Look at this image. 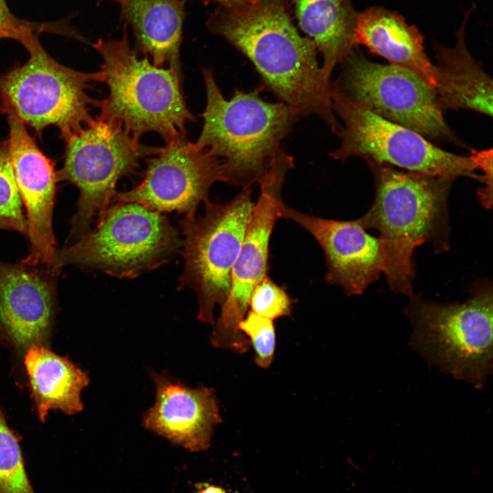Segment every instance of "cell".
<instances>
[{
    "instance_id": "cell-1",
    "label": "cell",
    "mask_w": 493,
    "mask_h": 493,
    "mask_svg": "<svg viewBox=\"0 0 493 493\" xmlns=\"http://www.w3.org/2000/svg\"><path fill=\"white\" fill-rule=\"evenodd\" d=\"M209 26L251 62L263 88L300 116L316 115L338 131L331 107L332 83L323 75L314 43L295 28L285 0L223 7L213 13Z\"/></svg>"
},
{
    "instance_id": "cell-2",
    "label": "cell",
    "mask_w": 493,
    "mask_h": 493,
    "mask_svg": "<svg viewBox=\"0 0 493 493\" xmlns=\"http://www.w3.org/2000/svg\"><path fill=\"white\" fill-rule=\"evenodd\" d=\"M369 164L375 199L358 219L365 229L379 232L383 273L390 289L408 296L414 292L415 249L429 243L442 252L450 246L448 200L454 179Z\"/></svg>"
},
{
    "instance_id": "cell-3",
    "label": "cell",
    "mask_w": 493,
    "mask_h": 493,
    "mask_svg": "<svg viewBox=\"0 0 493 493\" xmlns=\"http://www.w3.org/2000/svg\"><path fill=\"white\" fill-rule=\"evenodd\" d=\"M203 73L207 104L195 143L222 161V181L251 187L262 181L300 115L281 101L263 100L262 86L246 92L236 89L226 99L212 70Z\"/></svg>"
},
{
    "instance_id": "cell-4",
    "label": "cell",
    "mask_w": 493,
    "mask_h": 493,
    "mask_svg": "<svg viewBox=\"0 0 493 493\" xmlns=\"http://www.w3.org/2000/svg\"><path fill=\"white\" fill-rule=\"evenodd\" d=\"M93 47L103 63V82L107 98L100 101V116L121 126L139 141L147 132H156L166 141L186 134L194 120L185 103L179 71L151 64L140 58L129 42L127 32L120 40L98 39Z\"/></svg>"
},
{
    "instance_id": "cell-5",
    "label": "cell",
    "mask_w": 493,
    "mask_h": 493,
    "mask_svg": "<svg viewBox=\"0 0 493 493\" xmlns=\"http://www.w3.org/2000/svg\"><path fill=\"white\" fill-rule=\"evenodd\" d=\"M405 314L412 349L445 374L481 388L492 372V288L481 284L462 303L409 296Z\"/></svg>"
},
{
    "instance_id": "cell-6",
    "label": "cell",
    "mask_w": 493,
    "mask_h": 493,
    "mask_svg": "<svg viewBox=\"0 0 493 493\" xmlns=\"http://www.w3.org/2000/svg\"><path fill=\"white\" fill-rule=\"evenodd\" d=\"M39 34H31L22 45L29 53L27 62L0 75V110L14 114L37 134L55 126L65 140L94 119L90 108L100 101L87 89L90 81L103 82V74L60 64L42 47Z\"/></svg>"
},
{
    "instance_id": "cell-7",
    "label": "cell",
    "mask_w": 493,
    "mask_h": 493,
    "mask_svg": "<svg viewBox=\"0 0 493 493\" xmlns=\"http://www.w3.org/2000/svg\"><path fill=\"white\" fill-rule=\"evenodd\" d=\"M75 242L58 251L57 264L133 278L167 262L181 247L177 230L162 213L132 203H116Z\"/></svg>"
},
{
    "instance_id": "cell-8",
    "label": "cell",
    "mask_w": 493,
    "mask_h": 493,
    "mask_svg": "<svg viewBox=\"0 0 493 493\" xmlns=\"http://www.w3.org/2000/svg\"><path fill=\"white\" fill-rule=\"evenodd\" d=\"M331 107L344 126L338 130L340 146L329 156L344 161L360 157L368 164L396 166L408 172L450 178L465 177L481 181L470 156L444 151L420 134L385 119L353 100L334 83Z\"/></svg>"
},
{
    "instance_id": "cell-9",
    "label": "cell",
    "mask_w": 493,
    "mask_h": 493,
    "mask_svg": "<svg viewBox=\"0 0 493 493\" xmlns=\"http://www.w3.org/2000/svg\"><path fill=\"white\" fill-rule=\"evenodd\" d=\"M64 140V163L56 172V179L79 190L67 246L89 231L95 216L110 206L118 181L134 174L140 160L157 148L141 144L123 127L100 115Z\"/></svg>"
},
{
    "instance_id": "cell-10",
    "label": "cell",
    "mask_w": 493,
    "mask_h": 493,
    "mask_svg": "<svg viewBox=\"0 0 493 493\" xmlns=\"http://www.w3.org/2000/svg\"><path fill=\"white\" fill-rule=\"evenodd\" d=\"M252 194L251 187L244 188L226 203H205L202 216H185L180 221L184 266L179 281L196 292L197 318L203 323H214L216 307H222L229 295L232 269L254 205Z\"/></svg>"
},
{
    "instance_id": "cell-11",
    "label": "cell",
    "mask_w": 493,
    "mask_h": 493,
    "mask_svg": "<svg viewBox=\"0 0 493 493\" xmlns=\"http://www.w3.org/2000/svg\"><path fill=\"white\" fill-rule=\"evenodd\" d=\"M343 62L340 79L334 84L351 99L425 138L455 141L435 88L417 75L390 64L373 62L356 47Z\"/></svg>"
},
{
    "instance_id": "cell-12",
    "label": "cell",
    "mask_w": 493,
    "mask_h": 493,
    "mask_svg": "<svg viewBox=\"0 0 493 493\" xmlns=\"http://www.w3.org/2000/svg\"><path fill=\"white\" fill-rule=\"evenodd\" d=\"M293 167V157L281 149L259 183L260 193L251 212L232 269L229 293L219 318L213 324L210 341L214 347L238 353L249 350V340L240 330L239 324L246 314L251 291L268 275L270 239L280 218L283 186Z\"/></svg>"
},
{
    "instance_id": "cell-13",
    "label": "cell",
    "mask_w": 493,
    "mask_h": 493,
    "mask_svg": "<svg viewBox=\"0 0 493 493\" xmlns=\"http://www.w3.org/2000/svg\"><path fill=\"white\" fill-rule=\"evenodd\" d=\"M144 177L131 190L116 192L111 203H132L162 213L176 211L195 217L209 200L212 185L222 181V161L188 140L186 134L157 148Z\"/></svg>"
},
{
    "instance_id": "cell-14",
    "label": "cell",
    "mask_w": 493,
    "mask_h": 493,
    "mask_svg": "<svg viewBox=\"0 0 493 493\" xmlns=\"http://www.w3.org/2000/svg\"><path fill=\"white\" fill-rule=\"evenodd\" d=\"M7 114L11 161L21 201L26 209V235L30 243L29 253L21 263L31 266L45 265L49 273L55 275L60 272L52 226L56 171L23 123L14 114Z\"/></svg>"
},
{
    "instance_id": "cell-15",
    "label": "cell",
    "mask_w": 493,
    "mask_h": 493,
    "mask_svg": "<svg viewBox=\"0 0 493 493\" xmlns=\"http://www.w3.org/2000/svg\"><path fill=\"white\" fill-rule=\"evenodd\" d=\"M279 216L297 223L316 240L325 257V280L347 295L362 294L383 273L379 239L359 219L325 218L293 209L283 201Z\"/></svg>"
},
{
    "instance_id": "cell-16",
    "label": "cell",
    "mask_w": 493,
    "mask_h": 493,
    "mask_svg": "<svg viewBox=\"0 0 493 493\" xmlns=\"http://www.w3.org/2000/svg\"><path fill=\"white\" fill-rule=\"evenodd\" d=\"M153 406L143 415L145 428L192 452L207 449L214 427L221 422L214 390L190 388L162 373H152Z\"/></svg>"
},
{
    "instance_id": "cell-17",
    "label": "cell",
    "mask_w": 493,
    "mask_h": 493,
    "mask_svg": "<svg viewBox=\"0 0 493 493\" xmlns=\"http://www.w3.org/2000/svg\"><path fill=\"white\" fill-rule=\"evenodd\" d=\"M34 267L0 260V323L21 348L42 344L53 312V275Z\"/></svg>"
},
{
    "instance_id": "cell-18",
    "label": "cell",
    "mask_w": 493,
    "mask_h": 493,
    "mask_svg": "<svg viewBox=\"0 0 493 493\" xmlns=\"http://www.w3.org/2000/svg\"><path fill=\"white\" fill-rule=\"evenodd\" d=\"M475 8L465 12L455 31V45L447 47L433 42L437 59L435 90L441 110H470L492 116V80L469 53L465 41L467 20Z\"/></svg>"
},
{
    "instance_id": "cell-19",
    "label": "cell",
    "mask_w": 493,
    "mask_h": 493,
    "mask_svg": "<svg viewBox=\"0 0 493 493\" xmlns=\"http://www.w3.org/2000/svg\"><path fill=\"white\" fill-rule=\"evenodd\" d=\"M355 42L435 88V65L425 51L424 37L397 12L372 6L358 12Z\"/></svg>"
},
{
    "instance_id": "cell-20",
    "label": "cell",
    "mask_w": 493,
    "mask_h": 493,
    "mask_svg": "<svg viewBox=\"0 0 493 493\" xmlns=\"http://www.w3.org/2000/svg\"><path fill=\"white\" fill-rule=\"evenodd\" d=\"M121 16L134 31L137 49L153 64L180 71L179 49L185 16L183 0H125Z\"/></svg>"
},
{
    "instance_id": "cell-21",
    "label": "cell",
    "mask_w": 493,
    "mask_h": 493,
    "mask_svg": "<svg viewBox=\"0 0 493 493\" xmlns=\"http://www.w3.org/2000/svg\"><path fill=\"white\" fill-rule=\"evenodd\" d=\"M25 366L42 422L51 410L73 415L83 409L81 392L89 383L86 372L42 344H34L28 348Z\"/></svg>"
},
{
    "instance_id": "cell-22",
    "label": "cell",
    "mask_w": 493,
    "mask_h": 493,
    "mask_svg": "<svg viewBox=\"0 0 493 493\" xmlns=\"http://www.w3.org/2000/svg\"><path fill=\"white\" fill-rule=\"evenodd\" d=\"M298 24L323 56L321 68L331 81L336 66L356 47L358 12L351 0H291Z\"/></svg>"
},
{
    "instance_id": "cell-23",
    "label": "cell",
    "mask_w": 493,
    "mask_h": 493,
    "mask_svg": "<svg viewBox=\"0 0 493 493\" xmlns=\"http://www.w3.org/2000/svg\"><path fill=\"white\" fill-rule=\"evenodd\" d=\"M0 493H34L27 476L17 438L0 408Z\"/></svg>"
},
{
    "instance_id": "cell-24",
    "label": "cell",
    "mask_w": 493,
    "mask_h": 493,
    "mask_svg": "<svg viewBox=\"0 0 493 493\" xmlns=\"http://www.w3.org/2000/svg\"><path fill=\"white\" fill-rule=\"evenodd\" d=\"M0 229L27 234V222L13 171L8 140L0 142Z\"/></svg>"
},
{
    "instance_id": "cell-25",
    "label": "cell",
    "mask_w": 493,
    "mask_h": 493,
    "mask_svg": "<svg viewBox=\"0 0 493 493\" xmlns=\"http://www.w3.org/2000/svg\"><path fill=\"white\" fill-rule=\"evenodd\" d=\"M239 329L250 339L256 364L262 368H269L273 361L276 346L273 320L250 311L239 324Z\"/></svg>"
},
{
    "instance_id": "cell-26",
    "label": "cell",
    "mask_w": 493,
    "mask_h": 493,
    "mask_svg": "<svg viewBox=\"0 0 493 493\" xmlns=\"http://www.w3.org/2000/svg\"><path fill=\"white\" fill-rule=\"evenodd\" d=\"M292 303L285 288L266 275L251 291L249 306L253 312L273 320L290 316Z\"/></svg>"
},
{
    "instance_id": "cell-27",
    "label": "cell",
    "mask_w": 493,
    "mask_h": 493,
    "mask_svg": "<svg viewBox=\"0 0 493 493\" xmlns=\"http://www.w3.org/2000/svg\"><path fill=\"white\" fill-rule=\"evenodd\" d=\"M33 32H53L71 36L73 31L62 23H33L18 18L0 0V39H13L21 44Z\"/></svg>"
},
{
    "instance_id": "cell-28",
    "label": "cell",
    "mask_w": 493,
    "mask_h": 493,
    "mask_svg": "<svg viewBox=\"0 0 493 493\" xmlns=\"http://www.w3.org/2000/svg\"><path fill=\"white\" fill-rule=\"evenodd\" d=\"M492 149L470 151V157L477 170L482 171L483 186L479 189V201L485 208H491L492 203Z\"/></svg>"
},
{
    "instance_id": "cell-29",
    "label": "cell",
    "mask_w": 493,
    "mask_h": 493,
    "mask_svg": "<svg viewBox=\"0 0 493 493\" xmlns=\"http://www.w3.org/2000/svg\"><path fill=\"white\" fill-rule=\"evenodd\" d=\"M220 3L223 7L236 8L255 2L256 0H207Z\"/></svg>"
},
{
    "instance_id": "cell-30",
    "label": "cell",
    "mask_w": 493,
    "mask_h": 493,
    "mask_svg": "<svg viewBox=\"0 0 493 493\" xmlns=\"http://www.w3.org/2000/svg\"><path fill=\"white\" fill-rule=\"evenodd\" d=\"M198 493H226V492L220 487L205 484L199 488Z\"/></svg>"
},
{
    "instance_id": "cell-31",
    "label": "cell",
    "mask_w": 493,
    "mask_h": 493,
    "mask_svg": "<svg viewBox=\"0 0 493 493\" xmlns=\"http://www.w3.org/2000/svg\"><path fill=\"white\" fill-rule=\"evenodd\" d=\"M99 1H115V2L118 3L120 4V5L121 6V5H123V3H125V0H99Z\"/></svg>"
},
{
    "instance_id": "cell-32",
    "label": "cell",
    "mask_w": 493,
    "mask_h": 493,
    "mask_svg": "<svg viewBox=\"0 0 493 493\" xmlns=\"http://www.w3.org/2000/svg\"><path fill=\"white\" fill-rule=\"evenodd\" d=\"M1 328H2V326H1V323H0V334H1Z\"/></svg>"
}]
</instances>
